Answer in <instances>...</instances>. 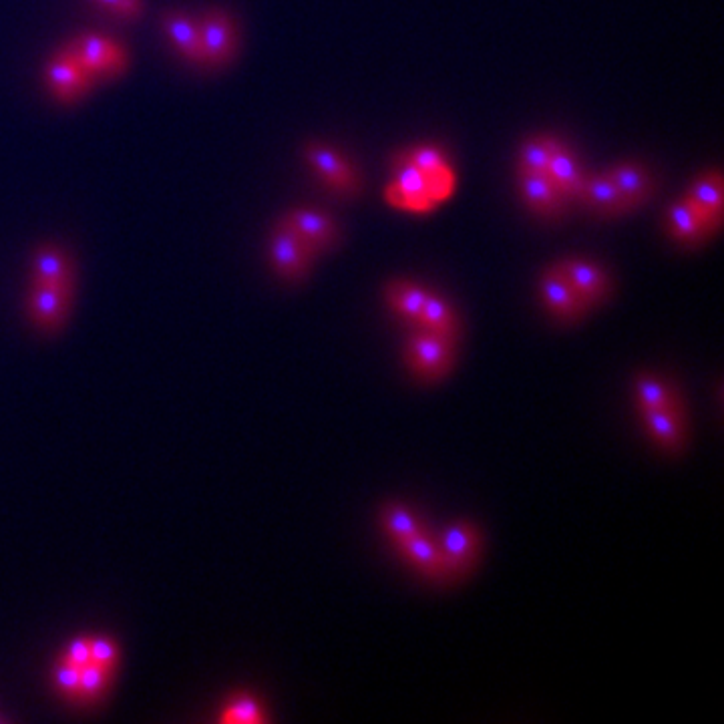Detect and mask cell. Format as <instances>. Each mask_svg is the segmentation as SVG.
I'll use <instances>...</instances> for the list:
<instances>
[{
	"instance_id": "6da1fadb",
	"label": "cell",
	"mask_w": 724,
	"mask_h": 724,
	"mask_svg": "<svg viewBox=\"0 0 724 724\" xmlns=\"http://www.w3.org/2000/svg\"><path fill=\"white\" fill-rule=\"evenodd\" d=\"M405 367L421 385H437L451 375L457 360V344L425 330H417L405 344Z\"/></svg>"
},
{
	"instance_id": "7a4b0ae2",
	"label": "cell",
	"mask_w": 724,
	"mask_h": 724,
	"mask_svg": "<svg viewBox=\"0 0 724 724\" xmlns=\"http://www.w3.org/2000/svg\"><path fill=\"white\" fill-rule=\"evenodd\" d=\"M439 548L445 560L447 582H459L471 574L481 554V533L471 521H457L441 535Z\"/></svg>"
},
{
	"instance_id": "3957f363",
	"label": "cell",
	"mask_w": 724,
	"mask_h": 724,
	"mask_svg": "<svg viewBox=\"0 0 724 724\" xmlns=\"http://www.w3.org/2000/svg\"><path fill=\"white\" fill-rule=\"evenodd\" d=\"M304 159L314 169V173L322 179V184L338 194V196H358L362 190V179L356 167L340 155L338 151L330 149L324 143H308L304 147Z\"/></svg>"
},
{
	"instance_id": "277c9868",
	"label": "cell",
	"mask_w": 724,
	"mask_h": 724,
	"mask_svg": "<svg viewBox=\"0 0 724 724\" xmlns=\"http://www.w3.org/2000/svg\"><path fill=\"white\" fill-rule=\"evenodd\" d=\"M95 83L97 79L93 73L69 47L55 53L47 63V85L53 97L63 105H71L83 99Z\"/></svg>"
},
{
	"instance_id": "5b68a950",
	"label": "cell",
	"mask_w": 724,
	"mask_h": 724,
	"mask_svg": "<svg viewBox=\"0 0 724 724\" xmlns=\"http://www.w3.org/2000/svg\"><path fill=\"white\" fill-rule=\"evenodd\" d=\"M97 81L117 79L129 69V55L123 45L101 35H81L67 45Z\"/></svg>"
},
{
	"instance_id": "8992f818",
	"label": "cell",
	"mask_w": 724,
	"mask_h": 724,
	"mask_svg": "<svg viewBox=\"0 0 724 724\" xmlns=\"http://www.w3.org/2000/svg\"><path fill=\"white\" fill-rule=\"evenodd\" d=\"M268 254L276 274L286 282L304 280L316 258L310 248L296 236V232L282 220L272 230Z\"/></svg>"
},
{
	"instance_id": "52a82bcc",
	"label": "cell",
	"mask_w": 724,
	"mask_h": 724,
	"mask_svg": "<svg viewBox=\"0 0 724 724\" xmlns=\"http://www.w3.org/2000/svg\"><path fill=\"white\" fill-rule=\"evenodd\" d=\"M198 27L204 49V67L220 69L230 65L238 53V29L234 19L222 9H212Z\"/></svg>"
},
{
	"instance_id": "ba28073f",
	"label": "cell",
	"mask_w": 724,
	"mask_h": 724,
	"mask_svg": "<svg viewBox=\"0 0 724 724\" xmlns=\"http://www.w3.org/2000/svg\"><path fill=\"white\" fill-rule=\"evenodd\" d=\"M539 298L552 318L564 324L580 322L592 308L580 298L568 278L554 264L539 278Z\"/></svg>"
},
{
	"instance_id": "9c48e42d",
	"label": "cell",
	"mask_w": 724,
	"mask_h": 724,
	"mask_svg": "<svg viewBox=\"0 0 724 724\" xmlns=\"http://www.w3.org/2000/svg\"><path fill=\"white\" fill-rule=\"evenodd\" d=\"M282 222L296 232V236L310 248L314 256L332 250L340 240V232L334 220L316 210L308 208L292 210L282 218Z\"/></svg>"
},
{
	"instance_id": "30bf717a",
	"label": "cell",
	"mask_w": 724,
	"mask_h": 724,
	"mask_svg": "<svg viewBox=\"0 0 724 724\" xmlns=\"http://www.w3.org/2000/svg\"><path fill=\"white\" fill-rule=\"evenodd\" d=\"M73 284H33L29 292V314L43 330L59 328L71 306Z\"/></svg>"
},
{
	"instance_id": "8fae6325",
	"label": "cell",
	"mask_w": 724,
	"mask_h": 724,
	"mask_svg": "<svg viewBox=\"0 0 724 724\" xmlns=\"http://www.w3.org/2000/svg\"><path fill=\"white\" fill-rule=\"evenodd\" d=\"M521 198L531 212L543 218H558L564 214L568 200L556 188L548 173L517 171Z\"/></svg>"
},
{
	"instance_id": "7c38bea8",
	"label": "cell",
	"mask_w": 724,
	"mask_h": 724,
	"mask_svg": "<svg viewBox=\"0 0 724 724\" xmlns=\"http://www.w3.org/2000/svg\"><path fill=\"white\" fill-rule=\"evenodd\" d=\"M556 266L590 308L600 306L602 302L608 300L612 292L610 278L598 264H592L582 258H568L558 262Z\"/></svg>"
},
{
	"instance_id": "4fadbf2b",
	"label": "cell",
	"mask_w": 724,
	"mask_h": 724,
	"mask_svg": "<svg viewBox=\"0 0 724 724\" xmlns=\"http://www.w3.org/2000/svg\"><path fill=\"white\" fill-rule=\"evenodd\" d=\"M644 429L650 439L670 455H680L686 447V417L684 407H668L642 413Z\"/></svg>"
},
{
	"instance_id": "5bb4252c",
	"label": "cell",
	"mask_w": 724,
	"mask_h": 724,
	"mask_svg": "<svg viewBox=\"0 0 724 724\" xmlns=\"http://www.w3.org/2000/svg\"><path fill=\"white\" fill-rule=\"evenodd\" d=\"M399 554L429 582H447L445 576V560L439 548V541L427 531L417 533L415 537L407 539L401 546H397Z\"/></svg>"
},
{
	"instance_id": "9a60e30c",
	"label": "cell",
	"mask_w": 724,
	"mask_h": 724,
	"mask_svg": "<svg viewBox=\"0 0 724 724\" xmlns=\"http://www.w3.org/2000/svg\"><path fill=\"white\" fill-rule=\"evenodd\" d=\"M393 190H395V198H391V200L407 210L425 212L431 208V204H435L429 194L427 175L423 171H419L407 159L405 153L395 161V188Z\"/></svg>"
},
{
	"instance_id": "2e32d148",
	"label": "cell",
	"mask_w": 724,
	"mask_h": 724,
	"mask_svg": "<svg viewBox=\"0 0 724 724\" xmlns=\"http://www.w3.org/2000/svg\"><path fill=\"white\" fill-rule=\"evenodd\" d=\"M578 200L602 216H620L632 212L608 171L586 175Z\"/></svg>"
},
{
	"instance_id": "e0dca14e",
	"label": "cell",
	"mask_w": 724,
	"mask_h": 724,
	"mask_svg": "<svg viewBox=\"0 0 724 724\" xmlns=\"http://www.w3.org/2000/svg\"><path fill=\"white\" fill-rule=\"evenodd\" d=\"M686 200L704 218L710 232H716L722 222V177L718 171L702 173L692 181Z\"/></svg>"
},
{
	"instance_id": "ac0fdd59",
	"label": "cell",
	"mask_w": 724,
	"mask_h": 724,
	"mask_svg": "<svg viewBox=\"0 0 724 724\" xmlns=\"http://www.w3.org/2000/svg\"><path fill=\"white\" fill-rule=\"evenodd\" d=\"M161 25L165 29V35L175 45L179 55L194 65L204 67V49L200 39V27L196 21H192L188 15L169 11L163 15Z\"/></svg>"
},
{
	"instance_id": "d6986e66",
	"label": "cell",
	"mask_w": 724,
	"mask_h": 724,
	"mask_svg": "<svg viewBox=\"0 0 724 724\" xmlns=\"http://www.w3.org/2000/svg\"><path fill=\"white\" fill-rule=\"evenodd\" d=\"M417 328L453 344H457L461 338V322L455 308L435 294L427 296V302L417 320Z\"/></svg>"
},
{
	"instance_id": "ffe728a7",
	"label": "cell",
	"mask_w": 724,
	"mask_h": 724,
	"mask_svg": "<svg viewBox=\"0 0 724 724\" xmlns=\"http://www.w3.org/2000/svg\"><path fill=\"white\" fill-rule=\"evenodd\" d=\"M608 173L632 210L640 208L652 198L654 181L644 167L636 163H616L608 169Z\"/></svg>"
},
{
	"instance_id": "44dd1931",
	"label": "cell",
	"mask_w": 724,
	"mask_h": 724,
	"mask_svg": "<svg viewBox=\"0 0 724 724\" xmlns=\"http://www.w3.org/2000/svg\"><path fill=\"white\" fill-rule=\"evenodd\" d=\"M546 173L554 181L556 188L564 194V198L568 202L580 198L582 186L586 181V173H584L580 161L574 157V153H570L562 143L554 151Z\"/></svg>"
},
{
	"instance_id": "7402d4cb",
	"label": "cell",
	"mask_w": 724,
	"mask_h": 724,
	"mask_svg": "<svg viewBox=\"0 0 724 724\" xmlns=\"http://www.w3.org/2000/svg\"><path fill=\"white\" fill-rule=\"evenodd\" d=\"M668 230L676 242L686 246H696L712 234L704 218L694 210V206L686 198L670 206Z\"/></svg>"
},
{
	"instance_id": "603a6c76",
	"label": "cell",
	"mask_w": 724,
	"mask_h": 724,
	"mask_svg": "<svg viewBox=\"0 0 724 724\" xmlns=\"http://www.w3.org/2000/svg\"><path fill=\"white\" fill-rule=\"evenodd\" d=\"M33 284H73V266L57 246H41L33 262Z\"/></svg>"
},
{
	"instance_id": "cb8c5ba5",
	"label": "cell",
	"mask_w": 724,
	"mask_h": 724,
	"mask_svg": "<svg viewBox=\"0 0 724 724\" xmlns=\"http://www.w3.org/2000/svg\"><path fill=\"white\" fill-rule=\"evenodd\" d=\"M427 296L429 292L423 286L407 280H395L385 288V298L389 308L411 324H417L419 314L427 302Z\"/></svg>"
},
{
	"instance_id": "d4e9b609",
	"label": "cell",
	"mask_w": 724,
	"mask_h": 724,
	"mask_svg": "<svg viewBox=\"0 0 724 724\" xmlns=\"http://www.w3.org/2000/svg\"><path fill=\"white\" fill-rule=\"evenodd\" d=\"M634 393L640 415L682 405L678 393L668 383L652 375H638L634 381Z\"/></svg>"
},
{
	"instance_id": "484cf974",
	"label": "cell",
	"mask_w": 724,
	"mask_h": 724,
	"mask_svg": "<svg viewBox=\"0 0 724 724\" xmlns=\"http://www.w3.org/2000/svg\"><path fill=\"white\" fill-rule=\"evenodd\" d=\"M381 527L385 535L393 541V546H401L407 539L415 537L417 533L427 531L425 523L405 505L389 503L381 511Z\"/></svg>"
},
{
	"instance_id": "4316f807",
	"label": "cell",
	"mask_w": 724,
	"mask_h": 724,
	"mask_svg": "<svg viewBox=\"0 0 724 724\" xmlns=\"http://www.w3.org/2000/svg\"><path fill=\"white\" fill-rule=\"evenodd\" d=\"M558 147H560V141H556L552 137H533V139L525 141L519 151V171L546 173L548 163Z\"/></svg>"
},
{
	"instance_id": "83f0119b",
	"label": "cell",
	"mask_w": 724,
	"mask_h": 724,
	"mask_svg": "<svg viewBox=\"0 0 724 724\" xmlns=\"http://www.w3.org/2000/svg\"><path fill=\"white\" fill-rule=\"evenodd\" d=\"M109 676H111V672L97 666L95 662L81 666V678H79V688H77L75 698L81 702H95L105 692V688L109 684Z\"/></svg>"
},
{
	"instance_id": "f1b7e54d",
	"label": "cell",
	"mask_w": 724,
	"mask_h": 724,
	"mask_svg": "<svg viewBox=\"0 0 724 724\" xmlns=\"http://www.w3.org/2000/svg\"><path fill=\"white\" fill-rule=\"evenodd\" d=\"M220 720L256 724V722H264L266 716L262 712V706L252 696H238L224 708V714Z\"/></svg>"
},
{
	"instance_id": "f546056e",
	"label": "cell",
	"mask_w": 724,
	"mask_h": 724,
	"mask_svg": "<svg viewBox=\"0 0 724 724\" xmlns=\"http://www.w3.org/2000/svg\"><path fill=\"white\" fill-rule=\"evenodd\" d=\"M405 155L425 175H431V173H437V171L449 167L445 155L441 153V149L431 147V145H419V147L407 151Z\"/></svg>"
},
{
	"instance_id": "4dcf8cb0",
	"label": "cell",
	"mask_w": 724,
	"mask_h": 724,
	"mask_svg": "<svg viewBox=\"0 0 724 724\" xmlns=\"http://www.w3.org/2000/svg\"><path fill=\"white\" fill-rule=\"evenodd\" d=\"M89 650H91V662H95L97 666H101L109 672L115 668L117 658H119L115 642H111L109 638H91Z\"/></svg>"
},
{
	"instance_id": "1f68e13d",
	"label": "cell",
	"mask_w": 724,
	"mask_h": 724,
	"mask_svg": "<svg viewBox=\"0 0 724 724\" xmlns=\"http://www.w3.org/2000/svg\"><path fill=\"white\" fill-rule=\"evenodd\" d=\"M79 678H81V668L67 662V660H61L57 670H55V682L59 686V690L65 694V696H71L75 698L77 696V688H79Z\"/></svg>"
},
{
	"instance_id": "d6a6232c",
	"label": "cell",
	"mask_w": 724,
	"mask_h": 724,
	"mask_svg": "<svg viewBox=\"0 0 724 724\" xmlns=\"http://www.w3.org/2000/svg\"><path fill=\"white\" fill-rule=\"evenodd\" d=\"M93 3L121 19H139L143 13V0H93Z\"/></svg>"
},
{
	"instance_id": "836d02e7",
	"label": "cell",
	"mask_w": 724,
	"mask_h": 724,
	"mask_svg": "<svg viewBox=\"0 0 724 724\" xmlns=\"http://www.w3.org/2000/svg\"><path fill=\"white\" fill-rule=\"evenodd\" d=\"M67 662L75 664V666H85L91 662V650H89V638H75L71 644H69V650L65 654Z\"/></svg>"
}]
</instances>
